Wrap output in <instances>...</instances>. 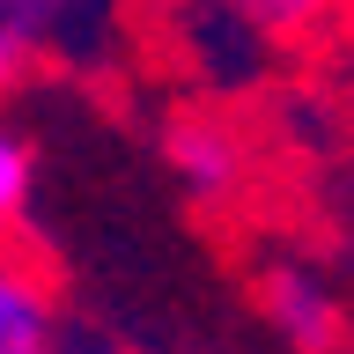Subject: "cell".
I'll return each instance as SVG.
<instances>
[{
	"label": "cell",
	"mask_w": 354,
	"mask_h": 354,
	"mask_svg": "<svg viewBox=\"0 0 354 354\" xmlns=\"http://www.w3.org/2000/svg\"><path fill=\"white\" fill-rule=\"evenodd\" d=\"M126 59V0H0V96L37 74H111Z\"/></svg>",
	"instance_id": "cell-1"
},
{
	"label": "cell",
	"mask_w": 354,
	"mask_h": 354,
	"mask_svg": "<svg viewBox=\"0 0 354 354\" xmlns=\"http://www.w3.org/2000/svg\"><path fill=\"white\" fill-rule=\"evenodd\" d=\"M259 303H266V317H273V332H281L288 347L332 354V339H339V303H332V288L317 281V273H303V266H266Z\"/></svg>",
	"instance_id": "cell-2"
},
{
	"label": "cell",
	"mask_w": 354,
	"mask_h": 354,
	"mask_svg": "<svg viewBox=\"0 0 354 354\" xmlns=\"http://www.w3.org/2000/svg\"><path fill=\"white\" fill-rule=\"evenodd\" d=\"M162 148H170L177 177H185V192H199V199H221V192H236V177H243V148H236V133L221 126V118H207V111L177 118Z\"/></svg>",
	"instance_id": "cell-3"
},
{
	"label": "cell",
	"mask_w": 354,
	"mask_h": 354,
	"mask_svg": "<svg viewBox=\"0 0 354 354\" xmlns=\"http://www.w3.org/2000/svg\"><path fill=\"white\" fill-rule=\"evenodd\" d=\"M0 354H52V288L0 243Z\"/></svg>",
	"instance_id": "cell-4"
},
{
	"label": "cell",
	"mask_w": 354,
	"mask_h": 354,
	"mask_svg": "<svg viewBox=\"0 0 354 354\" xmlns=\"http://www.w3.org/2000/svg\"><path fill=\"white\" fill-rule=\"evenodd\" d=\"M339 0H229V15L266 44H303L310 30H325Z\"/></svg>",
	"instance_id": "cell-5"
},
{
	"label": "cell",
	"mask_w": 354,
	"mask_h": 354,
	"mask_svg": "<svg viewBox=\"0 0 354 354\" xmlns=\"http://www.w3.org/2000/svg\"><path fill=\"white\" fill-rule=\"evenodd\" d=\"M22 207H30V140L0 118V243L15 236Z\"/></svg>",
	"instance_id": "cell-6"
}]
</instances>
